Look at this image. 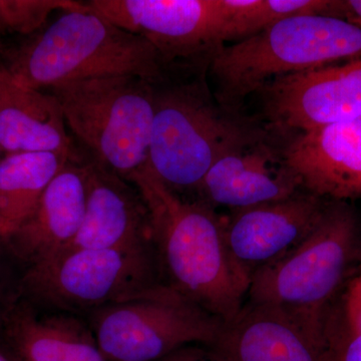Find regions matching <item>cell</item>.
<instances>
[{"instance_id":"9","label":"cell","mask_w":361,"mask_h":361,"mask_svg":"<svg viewBox=\"0 0 361 361\" xmlns=\"http://www.w3.org/2000/svg\"><path fill=\"white\" fill-rule=\"evenodd\" d=\"M97 13L145 37L165 65L198 61L226 42V0H90Z\"/></svg>"},{"instance_id":"27","label":"cell","mask_w":361,"mask_h":361,"mask_svg":"<svg viewBox=\"0 0 361 361\" xmlns=\"http://www.w3.org/2000/svg\"><path fill=\"white\" fill-rule=\"evenodd\" d=\"M4 44H2L1 39H0V56H1L2 54H4Z\"/></svg>"},{"instance_id":"16","label":"cell","mask_w":361,"mask_h":361,"mask_svg":"<svg viewBox=\"0 0 361 361\" xmlns=\"http://www.w3.org/2000/svg\"><path fill=\"white\" fill-rule=\"evenodd\" d=\"M0 148L6 155L49 152L78 157L56 97L16 82L1 63Z\"/></svg>"},{"instance_id":"11","label":"cell","mask_w":361,"mask_h":361,"mask_svg":"<svg viewBox=\"0 0 361 361\" xmlns=\"http://www.w3.org/2000/svg\"><path fill=\"white\" fill-rule=\"evenodd\" d=\"M326 204L307 192L235 210L224 222L233 258L252 277L298 245L317 224Z\"/></svg>"},{"instance_id":"21","label":"cell","mask_w":361,"mask_h":361,"mask_svg":"<svg viewBox=\"0 0 361 361\" xmlns=\"http://www.w3.org/2000/svg\"><path fill=\"white\" fill-rule=\"evenodd\" d=\"M80 4L73 0H0V33L28 37L42 30L52 13Z\"/></svg>"},{"instance_id":"2","label":"cell","mask_w":361,"mask_h":361,"mask_svg":"<svg viewBox=\"0 0 361 361\" xmlns=\"http://www.w3.org/2000/svg\"><path fill=\"white\" fill-rule=\"evenodd\" d=\"M198 63H168L154 82L148 166L174 192L198 190L216 161L263 140L213 101Z\"/></svg>"},{"instance_id":"29","label":"cell","mask_w":361,"mask_h":361,"mask_svg":"<svg viewBox=\"0 0 361 361\" xmlns=\"http://www.w3.org/2000/svg\"><path fill=\"white\" fill-rule=\"evenodd\" d=\"M0 275H1V271H0Z\"/></svg>"},{"instance_id":"15","label":"cell","mask_w":361,"mask_h":361,"mask_svg":"<svg viewBox=\"0 0 361 361\" xmlns=\"http://www.w3.org/2000/svg\"><path fill=\"white\" fill-rule=\"evenodd\" d=\"M299 187L282 154L261 140L216 161L198 190L209 203L235 211L284 200Z\"/></svg>"},{"instance_id":"6","label":"cell","mask_w":361,"mask_h":361,"mask_svg":"<svg viewBox=\"0 0 361 361\" xmlns=\"http://www.w3.org/2000/svg\"><path fill=\"white\" fill-rule=\"evenodd\" d=\"M66 127L99 166L129 180L148 165L154 82L135 75L75 80L52 87Z\"/></svg>"},{"instance_id":"12","label":"cell","mask_w":361,"mask_h":361,"mask_svg":"<svg viewBox=\"0 0 361 361\" xmlns=\"http://www.w3.org/2000/svg\"><path fill=\"white\" fill-rule=\"evenodd\" d=\"M282 157L308 193L330 201L361 199V118L298 133Z\"/></svg>"},{"instance_id":"17","label":"cell","mask_w":361,"mask_h":361,"mask_svg":"<svg viewBox=\"0 0 361 361\" xmlns=\"http://www.w3.org/2000/svg\"><path fill=\"white\" fill-rule=\"evenodd\" d=\"M209 348L225 361H318L316 341L300 325L280 311L251 303L223 324Z\"/></svg>"},{"instance_id":"22","label":"cell","mask_w":361,"mask_h":361,"mask_svg":"<svg viewBox=\"0 0 361 361\" xmlns=\"http://www.w3.org/2000/svg\"><path fill=\"white\" fill-rule=\"evenodd\" d=\"M316 348L318 361H361V332L345 322L338 299L325 315Z\"/></svg>"},{"instance_id":"23","label":"cell","mask_w":361,"mask_h":361,"mask_svg":"<svg viewBox=\"0 0 361 361\" xmlns=\"http://www.w3.org/2000/svg\"><path fill=\"white\" fill-rule=\"evenodd\" d=\"M338 302L349 326L361 332V267L348 280Z\"/></svg>"},{"instance_id":"3","label":"cell","mask_w":361,"mask_h":361,"mask_svg":"<svg viewBox=\"0 0 361 361\" xmlns=\"http://www.w3.org/2000/svg\"><path fill=\"white\" fill-rule=\"evenodd\" d=\"M4 54L0 63L14 80L39 90L106 75L156 82L166 66L148 40L111 23L87 2L61 11L56 20Z\"/></svg>"},{"instance_id":"18","label":"cell","mask_w":361,"mask_h":361,"mask_svg":"<svg viewBox=\"0 0 361 361\" xmlns=\"http://www.w3.org/2000/svg\"><path fill=\"white\" fill-rule=\"evenodd\" d=\"M0 326L13 361H108L90 327L71 315H37L28 306L11 305Z\"/></svg>"},{"instance_id":"13","label":"cell","mask_w":361,"mask_h":361,"mask_svg":"<svg viewBox=\"0 0 361 361\" xmlns=\"http://www.w3.org/2000/svg\"><path fill=\"white\" fill-rule=\"evenodd\" d=\"M84 220L66 248L130 249L148 247V208L134 184L90 159Z\"/></svg>"},{"instance_id":"14","label":"cell","mask_w":361,"mask_h":361,"mask_svg":"<svg viewBox=\"0 0 361 361\" xmlns=\"http://www.w3.org/2000/svg\"><path fill=\"white\" fill-rule=\"evenodd\" d=\"M87 186V161H68L44 190L30 217L2 241L27 265L66 248L84 220Z\"/></svg>"},{"instance_id":"24","label":"cell","mask_w":361,"mask_h":361,"mask_svg":"<svg viewBox=\"0 0 361 361\" xmlns=\"http://www.w3.org/2000/svg\"><path fill=\"white\" fill-rule=\"evenodd\" d=\"M158 361H225L205 345H188Z\"/></svg>"},{"instance_id":"10","label":"cell","mask_w":361,"mask_h":361,"mask_svg":"<svg viewBox=\"0 0 361 361\" xmlns=\"http://www.w3.org/2000/svg\"><path fill=\"white\" fill-rule=\"evenodd\" d=\"M258 92L273 129L302 133L361 118V59L277 78Z\"/></svg>"},{"instance_id":"1","label":"cell","mask_w":361,"mask_h":361,"mask_svg":"<svg viewBox=\"0 0 361 361\" xmlns=\"http://www.w3.org/2000/svg\"><path fill=\"white\" fill-rule=\"evenodd\" d=\"M129 182L148 208L152 244L167 273L169 286L221 322L236 317L251 277L231 255L224 221L208 204L183 199L148 165Z\"/></svg>"},{"instance_id":"19","label":"cell","mask_w":361,"mask_h":361,"mask_svg":"<svg viewBox=\"0 0 361 361\" xmlns=\"http://www.w3.org/2000/svg\"><path fill=\"white\" fill-rule=\"evenodd\" d=\"M49 152L16 153L0 159V239L16 232L33 212L51 180L68 161Z\"/></svg>"},{"instance_id":"25","label":"cell","mask_w":361,"mask_h":361,"mask_svg":"<svg viewBox=\"0 0 361 361\" xmlns=\"http://www.w3.org/2000/svg\"><path fill=\"white\" fill-rule=\"evenodd\" d=\"M329 16L361 27V0H331Z\"/></svg>"},{"instance_id":"8","label":"cell","mask_w":361,"mask_h":361,"mask_svg":"<svg viewBox=\"0 0 361 361\" xmlns=\"http://www.w3.org/2000/svg\"><path fill=\"white\" fill-rule=\"evenodd\" d=\"M155 285L148 247L65 248L27 265L20 289L58 310H97Z\"/></svg>"},{"instance_id":"5","label":"cell","mask_w":361,"mask_h":361,"mask_svg":"<svg viewBox=\"0 0 361 361\" xmlns=\"http://www.w3.org/2000/svg\"><path fill=\"white\" fill-rule=\"evenodd\" d=\"M361 59V27L325 16L286 18L220 47L210 59L216 99L235 114L249 94L277 78Z\"/></svg>"},{"instance_id":"4","label":"cell","mask_w":361,"mask_h":361,"mask_svg":"<svg viewBox=\"0 0 361 361\" xmlns=\"http://www.w3.org/2000/svg\"><path fill=\"white\" fill-rule=\"evenodd\" d=\"M360 267V221L346 202L329 201L298 245L252 275L248 303L284 313L317 341L325 315Z\"/></svg>"},{"instance_id":"28","label":"cell","mask_w":361,"mask_h":361,"mask_svg":"<svg viewBox=\"0 0 361 361\" xmlns=\"http://www.w3.org/2000/svg\"><path fill=\"white\" fill-rule=\"evenodd\" d=\"M1 154H4V153H2V149H1V148H0V155H1Z\"/></svg>"},{"instance_id":"26","label":"cell","mask_w":361,"mask_h":361,"mask_svg":"<svg viewBox=\"0 0 361 361\" xmlns=\"http://www.w3.org/2000/svg\"><path fill=\"white\" fill-rule=\"evenodd\" d=\"M0 361H13L11 360V357L9 356H7L6 353H2L1 350H0Z\"/></svg>"},{"instance_id":"7","label":"cell","mask_w":361,"mask_h":361,"mask_svg":"<svg viewBox=\"0 0 361 361\" xmlns=\"http://www.w3.org/2000/svg\"><path fill=\"white\" fill-rule=\"evenodd\" d=\"M224 322L169 285L94 310L90 329L108 361H158L188 345L212 346Z\"/></svg>"},{"instance_id":"20","label":"cell","mask_w":361,"mask_h":361,"mask_svg":"<svg viewBox=\"0 0 361 361\" xmlns=\"http://www.w3.org/2000/svg\"><path fill=\"white\" fill-rule=\"evenodd\" d=\"M331 0H227V42L245 39L293 16H329Z\"/></svg>"}]
</instances>
